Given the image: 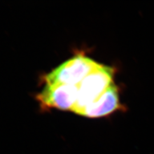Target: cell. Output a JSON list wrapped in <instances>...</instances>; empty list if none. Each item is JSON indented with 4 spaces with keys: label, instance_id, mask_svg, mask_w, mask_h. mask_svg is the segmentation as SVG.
I'll list each match as a JSON object with an SVG mask.
<instances>
[{
    "label": "cell",
    "instance_id": "3957f363",
    "mask_svg": "<svg viewBox=\"0 0 154 154\" xmlns=\"http://www.w3.org/2000/svg\"><path fill=\"white\" fill-rule=\"evenodd\" d=\"M78 93V85H46L37 99L43 109L72 111L77 102Z\"/></svg>",
    "mask_w": 154,
    "mask_h": 154
},
{
    "label": "cell",
    "instance_id": "6da1fadb",
    "mask_svg": "<svg viewBox=\"0 0 154 154\" xmlns=\"http://www.w3.org/2000/svg\"><path fill=\"white\" fill-rule=\"evenodd\" d=\"M101 64L83 54H77L46 75V85H78Z\"/></svg>",
    "mask_w": 154,
    "mask_h": 154
},
{
    "label": "cell",
    "instance_id": "7a4b0ae2",
    "mask_svg": "<svg viewBox=\"0 0 154 154\" xmlns=\"http://www.w3.org/2000/svg\"><path fill=\"white\" fill-rule=\"evenodd\" d=\"M115 70L110 66L101 65L78 85L77 102L72 111L78 113L91 104L109 88L113 83Z\"/></svg>",
    "mask_w": 154,
    "mask_h": 154
},
{
    "label": "cell",
    "instance_id": "277c9868",
    "mask_svg": "<svg viewBox=\"0 0 154 154\" xmlns=\"http://www.w3.org/2000/svg\"><path fill=\"white\" fill-rule=\"evenodd\" d=\"M124 109L120 102L119 89L112 83L98 99L86 106L78 114L89 118H98Z\"/></svg>",
    "mask_w": 154,
    "mask_h": 154
}]
</instances>
